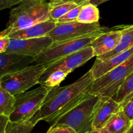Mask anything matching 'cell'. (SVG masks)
<instances>
[{
  "mask_svg": "<svg viewBox=\"0 0 133 133\" xmlns=\"http://www.w3.org/2000/svg\"><path fill=\"white\" fill-rule=\"evenodd\" d=\"M95 79L90 70L77 81L64 87L51 88L39 111L31 119L37 123L41 120L51 126L75 107L90 94Z\"/></svg>",
  "mask_w": 133,
  "mask_h": 133,
  "instance_id": "1",
  "label": "cell"
},
{
  "mask_svg": "<svg viewBox=\"0 0 133 133\" xmlns=\"http://www.w3.org/2000/svg\"><path fill=\"white\" fill-rule=\"evenodd\" d=\"M50 19L49 3L47 0H23L10 12L7 27L0 36L26 28Z\"/></svg>",
  "mask_w": 133,
  "mask_h": 133,
  "instance_id": "2",
  "label": "cell"
},
{
  "mask_svg": "<svg viewBox=\"0 0 133 133\" xmlns=\"http://www.w3.org/2000/svg\"><path fill=\"white\" fill-rule=\"evenodd\" d=\"M99 99L100 96L89 94L53 125H66L77 133H90L93 129L95 108Z\"/></svg>",
  "mask_w": 133,
  "mask_h": 133,
  "instance_id": "3",
  "label": "cell"
},
{
  "mask_svg": "<svg viewBox=\"0 0 133 133\" xmlns=\"http://www.w3.org/2000/svg\"><path fill=\"white\" fill-rule=\"evenodd\" d=\"M50 88L40 85L36 89L16 95L14 110L9 116L10 122H25L31 119L42 106Z\"/></svg>",
  "mask_w": 133,
  "mask_h": 133,
  "instance_id": "4",
  "label": "cell"
},
{
  "mask_svg": "<svg viewBox=\"0 0 133 133\" xmlns=\"http://www.w3.org/2000/svg\"><path fill=\"white\" fill-rule=\"evenodd\" d=\"M103 32L105 31L97 32L71 40L53 42L49 48L35 57L34 62L36 64L44 65L57 61L65 56L75 53L90 45L92 41L100 33Z\"/></svg>",
  "mask_w": 133,
  "mask_h": 133,
  "instance_id": "5",
  "label": "cell"
},
{
  "mask_svg": "<svg viewBox=\"0 0 133 133\" xmlns=\"http://www.w3.org/2000/svg\"><path fill=\"white\" fill-rule=\"evenodd\" d=\"M133 71V56L125 62L110 70L100 77L95 79L90 94L102 97H113L121 86Z\"/></svg>",
  "mask_w": 133,
  "mask_h": 133,
  "instance_id": "6",
  "label": "cell"
},
{
  "mask_svg": "<svg viewBox=\"0 0 133 133\" xmlns=\"http://www.w3.org/2000/svg\"><path fill=\"white\" fill-rule=\"evenodd\" d=\"M43 64L29 66L17 72L5 75L0 78V87L14 96L26 92L39 84V80L45 70Z\"/></svg>",
  "mask_w": 133,
  "mask_h": 133,
  "instance_id": "7",
  "label": "cell"
},
{
  "mask_svg": "<svg viewBox=\"0 0 133 133\" xmlns=\"http://www.w3.org/2000/svg\"><path fill=\"white\" fill-rule=\"evenodd\" d=\"M108 30L109 29L106 27H101L99 22L85 23L77 20L66 23L57 22L56 27L49 32L48 36L53 39V42H57Z\"/></svg>",
  "mask_w": 133,
  "mask_h": 133,
  "instance_id": "8",
  "label": "cell"
},
{
  "mask_svg": "<svg viewBox=\"0 0 133 133\" xmlns=\"http://www.w3.org/2000/svg\"><path fill=\"white\" fill-rule=\"evenodd\" d=\"M94 57H95L94 52L92 47L89 45L57 61L48 64H44L45 69L40 77L39 84H41L47 77L55 70H63L71 73L76 68L84 64Z\"/></svg>",
  "mask_w": 133,
  "mask_h": 133,
  "instance_id": "9",
  "label": "cell"
},
{
  "mask_svg": "<svg viewBox=\"0 0 133 133\" xmlns=\"http://www.w3.org/2000/svg\"><path fill=\"white\" fill-rule=\"evenodd\" d=\"M53 43V39L49 36L34 38H10L5 52L20 53L36 57Z\"/></svg>",
  "mask_w": 133,
  "mask_h": 133,
  "instance_id": "10",
  "label": "cell"
},
{
  "mask_svg": "<svg viewBox=\"0 0 133 133\" xmlns=\"http://www.w3.org/2000/svg\"><path fill=\"white\" fill-rule=\"evenodd\" d=\"M122 106L112 97H100L94 110L93 129L105 127L113 116L120 110Z\"/></svg>",
  "mask_w": 133,
  "mask_h": 133,
  "instance_id": "11",
  "label": "cell"
},
{
  "mask_svg": "<svg viewBox=\"0 0 133 133\" xmlns=\"http://www.w3.org/2000/svg\"><path fill=\"white\" fill-rule=\"evenodd\" d=\"M35 57L17 53H0V78L24 70L35 62Z\"/></svg>",
  "mask_w": 133,
  "mask_h": 133,
  "instance_id": "12",
  "label": "cell"
},
{
  "mask_svg": "<svg viewBox=\"0 0 133 133\" xmlns=\"http://www.w3.org/2000/svg\"><path fill=\"white\" fill-rule=\"evenodd\" d=\"M122 35V29H109L100 33L90 44L94 52V56L103 55L114 50L119 43Z\"/></svg>",
  "mask_w": 133,
  "mask_h": 133,
  "instance_id": "13",
  "label": "cell"
},
{
  "mask_svg": "<svg viewBox=\"0 0 133 133\" xmlns=\"http://www.w3.org/2000/svg\"><path fill=\"white\" fill-rule=\"evenodd\" d=\"M133 56V47L131 49L116 55L114 57L105 61H101L96 58L94 64L91 68L90 71L95 79L100 77L110 70L125 62Z\"/></svg>",
  "mask_w": 133,
  "mask_h": 133,
  "instance_id": "14",
  "label": "cell"
},
{
  "mask_svg": "<svg viewBox=\"0 0 133 133\" xmlns=\"http://www.w3.org/2000/svg\"><path fill=\"white\" fill-rule=\"evenodd\" d=\"M57 25V22L49 19L32 25L26 28L12 31L8 35L10 38L25 39L40 38L48 36L49 32Z\"/></svg>",
  "mask_w": 133,
  "mask_h": 133,
  "instance_id": "15",
  "label": "cell"
},
{
  "mask_svg": "<svg viewBox=\"0 0 133 133\" xmlns=\"http://www.w3.org/2000/svg\"><path fill=\"white\" fill-rule=\"evenodd\" d=\"M88 3H90V0H50L49 1L50 19L57 22L61 17L74 8Z\"/></svg>",
  "mask_w": 133,
  "mask_h": 133,
  "instance_id": "16",
  "label": "cell"
},
{
  "mask_svg": "<svg viewBox=\"0 0 133 133\" xmlns=\"http://www.w3.org/2000/svg\"><path fill=\"white\" fill-rule=\"evenodd\" d=\"M122 35L119 43L115 49L112 51L103 55L97 57V59L101 61H105L116 55L123 52L124 51L131 49L133 47V25L129 26H125L122 29Z\"/></svg>",
  "mask_w": 133,
  "mask_h": 133,
  "instance_id": "17",
  "label": "cell"
},
{
  "mask_svg": "<svg viewBox=\"0 0 133 133\" xmlns=\"http://www.w3.org/2000/svg\"><path fill=\"white\" fill-rule=\"evenodd\" d=\"M132 124L123 110H120L107 123L105 128L110 133H126Z\"/></svg>",
  "mask_w": 133,
  "mask_h": 133,
  "instance_id": "18",
  "label": "cell"
},
{
  "mask_svg": "<svg viewBox=\"0 0 133 133\" xmlns=\"http://www.w3.org/2000/svg\"><path fill=\"white\" fill-rule=\"evenodd\" d=\"M99 10L97 6L88 3L83 6L77 20L81 23H93L99 22Z\"/></svg>",
  "mask_w": 133,
  "mask_h": 133,
  "instance_id": "19",
  "label": "cell"
},
{
  "mask_svg": "<svg viewBox=\"0 0 133 133\" xmlns=\"http://www.w3.org/2000/svg\"><path fill=\"white\" fill-rule=\"evenodd\" d=\"M15 96L0 87V114L9 116L14 110Z\"/></svg>",
  "mask_w": 133,
  "mask_h": 133,
  "instance_id": "20",
  "label": "cell"
},
{
  "mask_svg": "<svg viewBox=\"0 0 133 133\" xmlns=\"http://www.w3.org/2000/svg\"><path fill=\"white\" fill-rule=\"evenodd\" d=\"M36 123L32 119L25 122H11L9 121L6 133H31Z\"/></svg>",
  "mask_w": 133,
  "mask_h": 133,
  "instance_id": "21",
  "label": "cell"
},
{
  "mask_svg": "<svg viewBox=\"0 0 133 133\" xmlns=\"http://www.w3.org/2000/svg\"><path fill=\"white\" fill-rule=\"evenodd\" d=\"M133 92V71L128 75L123 84L121 86L116 94L112 97L113 99L122 103V101Z\"/></svg>",
  "mask_w": 133,
  "mask_h": 133,
  "instance_id": "22",
  "label": "cell"
},
{
  "mask_svg": "<svg viewBox=\"0 0 133 133\" xmlns=\"http://www.w3.org/2000/svg\"><path fill=\"white\" fill-rule=\"evenodd\" d=\"M69 74L70 73L66 70H55L52 72L40 85L44 86L47 88H53L59 86L61 82L64 80Z\"/></svg>",
  "mask_w": 133,
  "mask_h": 133,
  "instance_id": "23",
  "label": "cell"
},
{
  "mask_svg": "<svg viewBox=\"0 0 133 133\" xmlns=\"http://www.w3.org/2000/svg\"><path fill=\"white\" fill-rule=\"evenodd\" d=\"M84 5V4L79 5V6H77V7L74 8V9L69 11L68 12L64 14L63 16L61 17L57 21V22H58V23H66V22H74V21H77L78 16H79V13H80L82 7H83V6Z\"/></svg>",
  "mask_w": 133,
  "mask_h": 133,
  "instance_id": "24",
  "label": "cell"
},
{
  "mask_svg": "<svg viewBox=\"0 0 133 133\" xmlns=\"http://www.w3.org/2000/svg\"><path fill=\"white\" fill-rule=\"evenodd\" d=\"M46 133H77L71 127L66 125H53Z\"/></svg>",
  "mask_w": 133,
  "mask_h": 133,
  "instance_id": "25",
  "label": "cell"
},
{
  "mask_svg": "<svg viewBox=\"0 0 133 133\" xmlns=\"http://www.w3.org/2000/svg\"><path fill=\"white\" fill-rule=\"evenodd\" d=\"M122 110L127 115L129 119L133 122V99L130 100L122 106Z\"/></svg>",
  "mask_w": 133,
  "mask_h": 133,
  "instance_id": "26",
  "label": "cell"
},
{
  "mask_svg": "<svg viewBox=\"0 0 133 133\" xmlns=\"http://www.w3.org/2000/svg\"><path fill=\"white\" fill-rule=\"evenodd\" d=\"M23 0H0V10L9 9L20 3Z\"/></svg>",
  "mask_w": 133,
  "mask_h": 133,
  "instance_id": "27",
  "label": "cell"
},
{
  "mask_svg": "<svg viewBox=\"0 0 133 133\" xmlns=\"http://www.w3.org/2000/svg\"><path fill=\"white\" fill-rule=\"evenodd\" d=\"M10 38L8 35L0 36V53L6 51L10 43Z\"/></svg>",
  "mask_w": 133,
  "mask_h": 133,
  "instance_id": "28",
  "label": "cell"
},
{
  "mask_svg": "<svg viewBox=\"0 0 133 133\" xmlns=\"http://www.w3.org/2000/svg\"><path fill=\"white\" fill-rule=\"evenodd\" d=\"M9 121V116L0 114V133H6V127Z\"/></svg>",
  "mask_w": 133,
  "mask_h": 133,
  "instance_id": "29",
  "label": "cell"
},
{
  "mask_svg": "<svg viewBox=\"0 0 133 133\" xmlns=\"http://www.w3.org/2000/svg\"><path fill=\"white\" fill-rule=\"evenodd\" d=\"M90 133H110V132L105 127H103V128L92 129Z\"/></svg>",
  "mask_w": 133,
  "mask_h": 133,
  "instance_id": "30",
  "label": "cell"
},
{
  "mask_svg": "<svg viewBox=\"0 0 133 133\" xmlns=\"http://www.w3.org/2000/svg\"><path fill=\"white\" fill-rule=\"evenodd\" d=\"M108 1H109V0H90V3L96 5V6H98V5H101V4Z\"/></svg>",
  "mask_w": 133,
  "mask_h": 133,
  "instance_id": "31",
  "label": "cell"
},
{
  "mask_svg": "<svg viewBox=\"0 0 133 133\" xmlns=\"http://www.w3.org/2000/svg\"><path fill=\"white\" fill-rule=\"evenodd\" d=\"M132 99H133V92L131 94L129 95V96H127V97H126V98L123 101H122V103H121L122 104V106H123V105H125L126 103H127L129 101H130V100H132Z\"/></svg>",
  "mask_w": 133,
  "mask_h": 133,
  "instance_id": "32",
  "label": "cell"
},
{
  "mask_svg": "<svg viewBox=\"0 0 133 133\" xmlns=\"http://www.w3.org/2000/svg\"><path fill=\"white\" fill-rule=\"evenodd\" d=\"M126 133H133V122H132V124H131L130 128L129 129V130L127 131Z\"/></svg>",
  "mask_w": 133,
  "mask_h": 133,
  "instance_id": "33",
  "label": "cell"
},
{
  "mask_svg": "<svg viewBox=\"0 0 133 133\" xmlns=\"http://www.w3.org/2000/svg\"><path fill=\"white\" fill-rule=\"evenodd\" d=\"M47 1H50V0H47Z\"/></svg>",
  "mask_w": 133,
  "mask_h": 133,
  "instance_id": "34",
  "label": "cell"
}]
</instances>
